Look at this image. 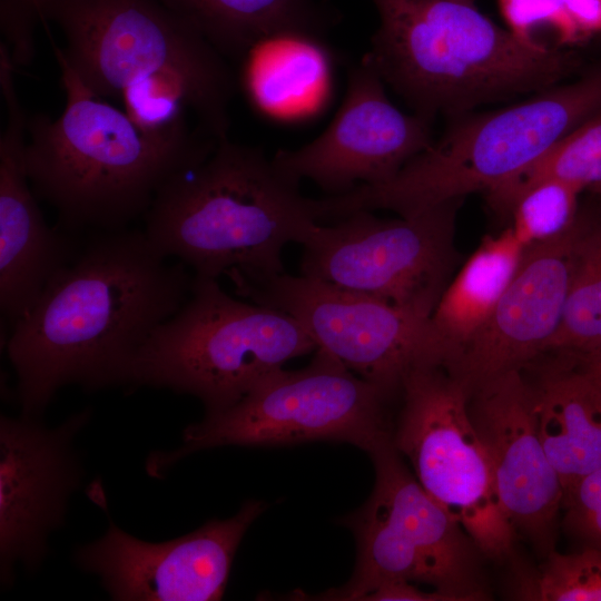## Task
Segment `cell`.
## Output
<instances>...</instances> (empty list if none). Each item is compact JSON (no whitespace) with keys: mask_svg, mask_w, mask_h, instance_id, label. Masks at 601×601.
I'll use <instances>...</instances> for the list:
<instances>
[{"mask_svg":"<svg viewBox=\"0 0 601 601\" xmlns=\"http://www.w3.org/2000/svg\"><path fill=\"white\" fill-rule=\"evenodd\" d=\"M525 248L511 227L487 235L451 279L430 316L443 367L454 362L486 323Z\"/></svg>","mask_w":601,"mask_h":601,"instance_id":"cell-22","label":"cell"},{"mask_svg":"<svg viewBox=\"0 0 601 601\" xmlns=\"http://www.w3.org/2000/svg\"><path fill=\"white\" fill-rule=\"evenodd\" d=\"M513 595L533 601H601V550L552 551L535 570L518 577Z\"/></svg>","mask_w":601,"mask_h":601,"instance_id":"cell-25","label":"cell"},{"mask_svg":"<svg viewBox=\"0 0 601 601\" xmlns=\"http://www.w3.org/2000/svg\"><path fill=\"white\" fill-rule=\"evenodd\" d=\"M469 412L508 521L543 560L554 551L564 492L539 436L532 384L523 370L495 376L470 393Z\"/></svg>","mask_w":601,"mask_h":601,"instance_id":"cell-16","label":"cell"},{"mask_svg":"<svg viewBox=\"0 0 601 601\" xmlns=\"http://www.w3.org/2000/svg\"><path fill=\"white\" fill-rule=\"evenodd\" d=\"M46 19L66 39L55 49L97 97L120 98L134 81L171 72L196 95L198 126L228 137L236 79L227 59L159 0H48Z\"/></svg>","mask_w":601,"mask_h":601,"instance_id":"cell-7","label":"cell"},{"mask_svg":"<svg viewBox=\"0 0 601 601\" xmlns=\"http://www.w3.org/2000/svg\"><path fill=\"white\" fill-rule=\"evenodd\" d=\"M398 393L353 373L322 348L296 371L275 372L238 403L205 414L183 432L173 451L146 461L152 477L189 454L226 446H285L313 441L345 442L367 454L392 441L390 403Z\"/></svg>","mask_w":601,"mask_h":601,"instance_id":"cell-8","label":"cell"},{"mask_svg":"<svg viewBox=\"0 0 601 601\" xmlns=\"http://www.w3.org/2000/svg\"><path fill=\"white\" fill-rule=\"evenodd\" d=\"M194 274L142 229L92 233L7 334L23 415L39 417L69 384L124 385L134 357L187 300Z\"/></svg>","mask_w":601,"mask_h":601,"instance_id":"cell-1","label":"cell"},{"mask_svg":"<svg viewBox=\"0 0 601 601\" xmlns=\"http://www.w3.org/2000/svg\"><path fill=\"white\" fill-rule=\"evenodd\" d=\"M120 99L125 112L141 129L166 131L186 122L187 108L197 116L198 101L186 80L171 72H159L127 86Z\"/></svg>","mask_w":601,"mask_h":601,"instance_id":"cell-26","label":"cell"},{"mask_svg":"<svg viewBox=\"0 0 601 601\" xmlns=\"http://www.w3.org/2000/svg\"><path fill=\"white\" fill-rule=\"evenodd\" d=\"M532 385L539 436L563 492L601 467V388L564 354Z\"/></svg>","mask_w":601,"mask_h":601,"instance_id":"cell-19","label":"cell"},{"mask_svg":"<svg viewBox=\"0 0 601 601\" xmlns=\"http://www.w3.org/2000/svg\"><path fill=\"white\" fill-rule=\"evenodd\" d=\"M556 180L578 190L601 186V111L553 144L539 158L485 191L490 208L510 216L518 200L533 186Z\"/></svg>","mask_w":601,"mask_h":601,"instance_id":"cell-23","label":"cell"},{"mask_svg":"<svg viewBox=\"0 0 601 601\" xmlns=\"http://www.w3.org/2000/svg\"><path fill=\"white\" fill-rule=\"evenodd\" d=\"M380 26L366 53L415 114L459 117L487 102L553 87L571 58L523 40L474 0H373Z\"/></svg>","mask_w":601,"mask_h":601,"instance_id":"cell-4","label":"cell"},{"mask_svg":"<svg viewBox=\"0 0 601 601\" xmlns=\"http://www.w3.org/2000/svg\"><path fill=\"white\" fill-rule=\"evenodd\" d=\"M601 111V70L523 102L455 121L391 180L337 196L342 216L388 209L413 217L434 206L487 191L530 165Z\"/></svg>","mask_w":601,"mask_h":601,"instance_id":"cell-5","label":"cell"},{"mask_svg":"<svg viewBox=\"0 0 601 601\" xmlns=\"http://www.w3.org/2000/svg\"><path fill=\"white\" fill-rule=\"evenodd\" d=\"M14 85V67L1 63L7 120L0 136V308L8 333L81 246L75 235L50 228L40 210L24 159L29 115Z\"/></svg>","mask_w":601,"mask_h":601,"instance_id":"cell-18","label":"cell"},{"mask_svg":"<svg viewBox=\"0 0 601 601\" xmlns=\"http://www.w3.org/2000/svg\"><path fill=\"white\" fill-rule=\"evenodd\" d=\"M66 104L52 119L28 118L26 168L31 188L71 235L128 228L171 178L205 160L218 140L187 121L166 131L138 127L80 81L53 48Z\"/></svg>","mask_w":601,"mask_h":601,"instance_id":"cell-2","label":"cell"},{"mask_svg":"<svg viewBox=\"0 0 601 601\" xmlns=\"http://www.w3.org/2000/svg\"><path fill=\"white\" fill-rule=\"evenodd\" d=\"M265 510V502L247 500L228 519L156 543L126 533L109 519L105 535L77 548L73 561L96 574L112 600H220L238 546Z\"/></svg>","mask_w":601,"mask_h":601,"instance_id":"cell-13","label":"cell"},{"mask_svg":"<svg viewBox=\"0 0 601 601\" xmlns=\"http://www.w3.org/2000/svg\"><path fill=\"white\" fill-rule=\"evenodd\" d=\"M384 83L365 55L351 67L345 98L329 126L298 149H279L274 161L299 180L311 179L329 196L391 180L434 139L432 121L397 109Z\"/></svg>","mask_w":601,"mask_h":601,"instance_id":"cell-14","label":"cell"},{"mask_svg":"<svg viewBox=\"0 0 601 601\" xmlns=\"http://www.w3.org/2000/svg\"><path fill=\"white\" fill-rule=\"evenodd\" d=\"M580 217L561 236L524 249L491 316L445 367L471 393L503 373L524 370L556 333L572 277Z\"/></svg>","mask_w":601,"mask_h":601,"instance_id":"cell-17","label":"cell"},{"mask_svg":"<svg viewBox=\"0 0 601 601\" xmlns=\"http://www.w3.org/2000/svg\"><path fill=\"white\" fill-rule=\"evenodd\" d=\"M240 62L244 91L265 115L300 117L327 96L333 57L324 38L278 35L256 45Z\"/></svg>","mask_w":601,"mask_h":601,"instance_id":"cell-21","label":"cell"},{"mask_svg":"<svg viewBox=\"0 0 601 601\" xmlns=\"http://www.w3.org/2000/svg\"><path fill=\"white\" fill-rule=\"evenodd\" d=\"M461 203L398 219L363 210L318 224L302 244L300 274L430 317L459 263Z\"/></svg>","mask_w":601,"mask_h":601,"instance_id":"cell-11","label":"cell"},{"mask_svg":"<svg viewBox=\"0 0 601 601\" xmlns=\"http://www.w3.org/2000/svg\"><path fill=\"white\" fill-rule=\"evenodd\" d=\"M562 524L583 543L601 550V467L564 490Z\"/></svg>","mask_w":601,"mask_h":601,"instance_id":"cell-28","label":"cell"},{"mask_svg":"<svg viewBox=\"0 0 601 601\" xmlns=\"http://www.w3.org/2000/svg\"><path fill=\"white\" fill-rule=\"evenodd\" d=\"M225 59H242L259 42L286 33L324 38L336 13L323 0H159Z\"/></svg>","mask_w":601,"mask_h":601,"instance_id":"cell-20","label":"cell"},{"mask_svg":"<svg viewBox=\"0 0 601 601\" xmlns=\"http://www.w3.org/2000/svg\"><path fill=\"white\" fill-rule=\"evenodd\" d=\"M226 276L237 295L290 315L317 348L393 392L414 367L442 366L430 317L302 274Z\"/></svg>","mask_w":601,"mask_h":601,"instance_id":"cell-12","label":"cell"},{"mask_svg":"<svg viewBox=\"0 0 601 601\" xmlns=\"http://www.w3.org/2000/svg\"><path fill=\"white\" fill-rule=\"evenodd\" d=\"M568 356H570L574 364L601 388V348L585 354Z\"/></svg>","mask_w":601,"mask_h":601,"instance_id":"cell-32","label":"cell"},{"mask_svg":"<svg viewBox=\"0 0 601 601\" xmlns=\"http://www.w3.org/2000/svg\"><path fill=\"white\" fill-rule=\"evenodd\" d=\"M392 443L422 487L493 560L513 554L516 533L496 495L491 461L469 412L467 388L445 367L403 378Z\"/></svg>","mask_w":601,"mask_h":601,"instance_id":"cell-10","label":"cell"},{"mask_svg":"<svg viewBox=\"0 0 601 601\" xmlns=\"http://www.w3.org/2000/svg\"><path fill=\"white\" fill-rule=\"evenodd\" d=\"M362 601H456L455 598L444 591H422L414 583L398 581L384 584L366 594Z\"/></svg>","mask_w":601,"mask_h":601,"instance_id":"cell-30","label":"cell"},{"mask_svg":"<svg viewBox=\"0 0 601 601\" xmlns=\"http://www.w3.org/2000/svg\"><path fill=\"white\" fill-rule=\"evenodd\" d=\"M375 483L366 502L341 523L356 540L351 579L297 600L362 601L392 582L425 583L456 601L487 600L480 574L483 555L463 526L418 483L392 441L371 453ZM295 599V598H294Z\"/></svg>","mask_w":601,"mask_h":601,"instance_id":"cell-9","label":"cell"},{"mask_svg":"<svg viewBox=\"0 0 601 601\" xmlns=\"http://www.w3.org/2000/svg\"><path fill=\"white\" fill-rule=\"evenodd\" d=\"M299 183L262 148L227 137L162 186L142 230L196 277L284 273V247L304 244L319 224L318 199L305 197Z\"/></svg>","mask_w":601,"mask_h":601,"instance_id":"cell-3","label":"cell"},{"mask_svg":"<svg viewBox=\"0 0 601 601\" xmlns=\"http://www.w3.org/2000/svg\"><path fill=\"white\" fill-rule=\"evenodd\" d=\"M91 417L72 414L56 427L39 417L0 420V578L14 580V568L37 569L48 553L49 535L62 525L67 502L81 482L73 445Z\"/></svg>","mask_w":601,"mask_h":601,"instance_id":"cell-15","label":"cell"},{"mask_svg":"<svg viewBox=\"0 0 601 601\" xmlns=\"http://www.w3.org/2000/svg\"><path fill=\"white\" fill-rule=\"evenodd\" d=\"M48 0H0V4L18 11L33 21L43 19V10Z\"/></svg>","mask_w":601,"mask_h":601,"instance_id":"cell-33","label":"cell"},{"mask_svg":"<svg viewBox=\"0 0 601 601\" xmlns=\"http://www.w3.org/2000/svg\"><path fill=\"white\" fill-rule=\"evenodd\" d=\"M601 348V221L580 217L574 263L561 323L544 354Z\"/></svg>","mask_w":601,"mask_h":601,"instance_id":"cell-24","label":"cell"},{"mask_svg":"<svg viewBox=\"0 0 601 601\" xmlns=\"http://www.w3.org/2000/svg\"><path fill=\"white\" fill-rule=\"evenodd\" d=\"M580 37L601 32V0H559Z\"/></svg>","mask_w":601,"mask_h":601,"instance_id":"cell-31","label":"cell"},{"mask_svg":"<svg viewBox=\"0 0 601 601\" xmlns=\"http://www.w3.org/2000/svg\"><path fill=\"white\" fill-rule=\"evenodd\" d=\"M580 190L556 180L530 188L514 205L510 226L524 247L556 238L578 218Z\"/></svg>","mask_w":601,"mask_h":601,"instance_id":"cell-27","label":"cell"},{"mask_svg":"<svg viewBox=\"0 0 601 601\" xmlns=\"http://www.w3.org/2000/svg\"><path fill=\"white\" fill-rule=\"evenodd\" d=\"M509 30L516 37L533 41L540 27L553 29L560 42H574L581 37L559 0H497Z\"/></svg>","mask_w":601,"mask_h":601,"instance_id":"cell-29","label":"cell"},{"mask_svg":"<svg viewBox=\"0 0 601 601\" xmlns=\"http://www.w3.org/2000/svg\"><path fill=\"white\" fill-rule=\"evenodd\" d=\"M317 349L290 315L228 295L194 276L180 309L134 357L125 384L197 397L206 414L229 408L289 359Z\"/></svg>","mask_w":601,"mask_h":601,"instance_id":"cell-6","label":"cell"}]
</instances>
